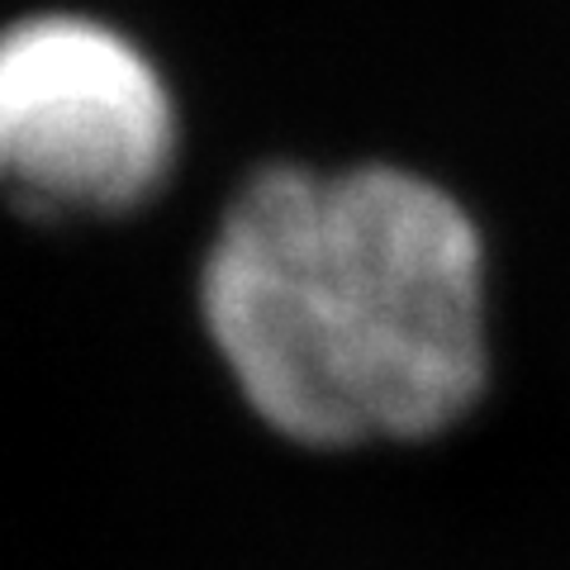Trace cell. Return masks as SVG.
I'll list each match as a JSON object with an SVG mask.
<instances>
[{
    "mask_svg": "<svg viewBox=\"0 0 570 570\" xmlns=\"http://www.w3.org/2000/svg\"><path fill=\"white\" fill-rule=\"evenodd\" d=\"M176 157L181 105L134 29L77 6L0 24V205L20 224H119L167 190Z\"/></svg>",
    "mask_w": 570,
    "mask_h": 570,
    "instance_id": "2",
    "label": "cell"
},
{
    "mask_svg": "<svg viewBox=\"0 0 570 570\" xmlns=\"http://www.w3.org/2000/svg\"><path fill=\"white\" fill-rule=\"evenodd\" d=\"M190 295L238 409L291 452L428 448L494 390L485 243L414 171H253Z\"/></svg>",
    "mask_w": 570,
    "mask_h": 570,
    "instance_id": "1",
    "label": "cell"
}]
</instances>
